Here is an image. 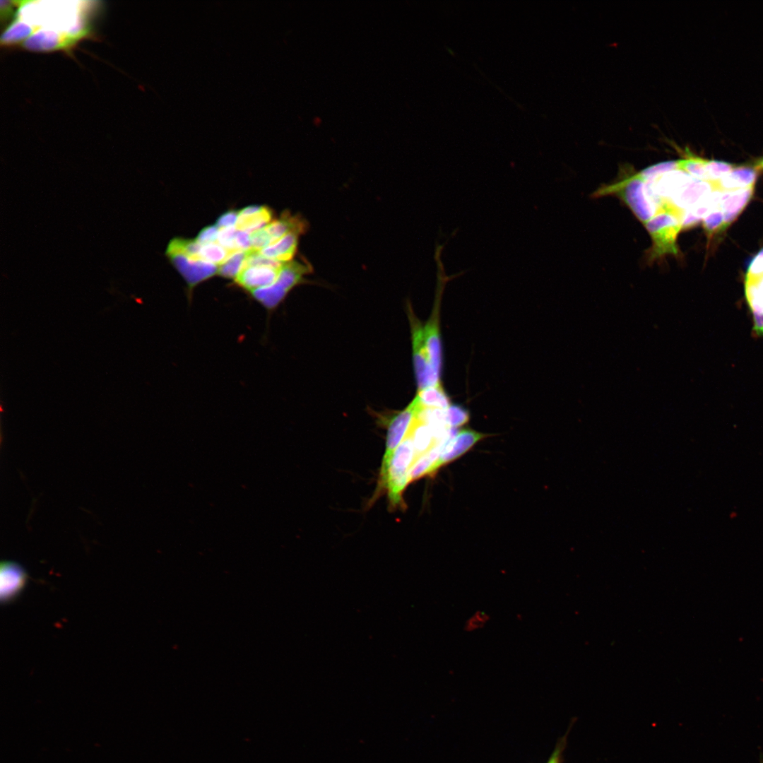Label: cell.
<instances>
[{
  "instance_id": "obj_1",
  "label": "cell",
  "mask_w": 763,
  "mask_h": 763,
  "mask_svg": "<svg viewBox=\"0 0 763 763\" xmlns=\"http://www.w3.org/2000/svg\"><path fill=\"white\" fill-rule=\"evenodd\" d=\"M615 194L620 197L644 224L653 218L663 204L639 173L633 174L611 185L601 187L595 196Z\"/></svg>"
},
{
  "instance_id": "obj_8",
  "label": "cell",
  "mask_w": 763,
  "mask_h": 763,
  "mask_svg": "<svg viewBox=\"0 0 763 763\" xmlns=\"http://www.w3.org/2000/svg\"><path fill=\"white\" fill-rule=\"evenodd\" d=\"M191 290L198 283L218 273V266L201 259H191L181 254H167Z\"/></svg>"
},
{
  "instance_id": "obj_4",
  "label": "cell",
  "mask_w": 763,
  "mask_h": 763,
  "mask_svg": "<svg viewBox=\"0 0 763 763\" xmlns=\"http://www.w3.org/2000/svg\"><path fill=\"white\" fill-rule=\"evenodd\" d=\"M415 460L411 437L408 434L394 451L389 463L382 466V478L392 504L401 499V492L409 480V470Z\"/></svg>"
},
{
  "instance_id": "obj_34",
  "label": "cell",
  "mask_w": 763,
  "mask_h": 763,
  "mask_svg": "<svg viewBox=\"0 0 763 763\" xmlns=\"http://www.w3.org/2000/svg\"><path fill=\"white\" fill-rule=\"evenodd\" d=\"M483 622H483V620H480V618H479V617H478V616L476 615L475 617H472V618H471V620H470L468 621V625L466 626V627H467L468 630H472V629H475V628H478V627H481V626H482V623H483Z\"/></svg>"
},
{
  "instance_id": "obj_30",
  "label": "cell",
  "mask_w": 763,
  "mask_h": 763,
  "mask_svg": "<svg viewBox=\"0 0 763 763\" xmlns=\"http://www.w3.org/2000/svg\"><path fill=\"white\" fill-rule=\"evenodd\" d=\"M239 216V211L230 210L219 216L215 225L220 229L223 227H235Z\"/></svg>"
},
{
  "instance_id": "obj_10",
  "label": "cell",
  "mask_w": 763,
  "mask_h": 763,
  "mask_svg": "<svg viewBox=\"0 0 763 763\" xmlns=\"http://www.w3.org/2000/svg\"><path fill=\"white\" fill-rule=\"evenodd\" d=\"M485 437V434L470 429L458 432L451 441L442 444V452L434 465V472L443 465L447 464L464 454Z\"/></svg>"
},
{
  "instance_id": "obj_29",
  "label": "cell",
  "mask_w": 763,
  "mask_h": 763,
  "mask_svg": "<svg viewBox=\"0 0 763 763\" xmlns=\"http://www.w3.org/2000/svg\"><path fill=\"white\" fill-rule=\"evenodd\" d=\"M763 274V248L751 261L746 274V278H755Z\"/></svg>"
},
{
  "instance_id": "obj_21",
  "label": "cell",
  "mask_w": 763,
  "mask_h": 763,
  "mask_svg": "<svg viewBox=\"0 0 763 763\" xmlns=\"http://www.w3.org/2000/svg\"><path fill=\"white\" fill-rule=\"evenodd\" d=\"M238 252V251H237ZM235 252L227 251L218 243L201 244L199 258L214 264L220 265Z\"/></svg>"
},
{
  "instance_id": "obj_33",
  "label": "cell",
  "mask_w": 763,
  "mask_h": 763,
  "mask_svg": "<svg viewBox=\"0 0 763 763\" xmlns=\"http://www.w3.org/2000/svg\"><path fill=\"white\" fill-rule=\"evenodd\" d=\"M562 746V745L560 744V745L556 747L547 763H561Z\"/></svg>"
},
{
  "instance_id": "obj_5",
  "label": "cell",
  "mask_w": 763,
  "mask_h": 763,
  "mask_svg": "<svg viewBox=\"0 0 763 763\" xmlns=\"http://www.w3.org/2000/svg\"><path fill=\"white\" fill-rule=\"evenodd\" d=\"M408 315L411 329L414 373L418 391L440 383L430 362L423 333V326L408 306Z\"/></svg>"
},
{
  "instance_id": "obj_32",
  "label": "cell",
  "mask_w": 763,
  "mask_h": 763,
  "mask_svg": "<svg viewBox=\"0 0 763 763\" xmlns=\"http://www.w3.org/2000/svg\"><path fill=\"white\" fill-rule=\"evenodd\" d=\"M264 206L251 205L248 206L239 211V215H250L260 211Z\"/></svg>"
},
{
  "instance_id": "obj_28",
  "label": "cell",
  "mask_w": 763,
  "mask_h": 763,
  "mask_svg": "<svg viewBox=\"0 0 763 763\" xmlns=\"http://www.w3.org/2000/svg\"><path fill=\"white\" fill-rule=\"evenodd\" d=\"M219 228L216 225H210L203 228L196 240L201 244L213 243L218 239Z\"/></svg>"
},
{
  "instance_id": "obj_26",
  "label": "cell",
  "mask_w": 763,
  "mask_h": 763,
  "mask_svg": "<svg viewBox=\"0 0 763 763\" xmlns=\"http://www.w3.org/2000/svg\"><path fill=\"white\" fill-rule=\"evenodd\" d=\"M235 227L220 228L218 235V243L227 251L236 252L239 251L235 243Z\"/></svg>"
},
{
  "instance_id": "obj_9",
  "label": "cell",
  "mask_w": 763,
  "mask_h": 763,
  "mask_svg": "<svg viewBox=\"0 0 763 763\" xmlns=\"http://www.w3.org/2000/svg\"><path fill=\"white\" fill-rule=\"evenodd\" d=\"M28 580V574L18 563L3 561L0 564V598L2 603L16 599L22 592Z\"/></svg>"
},
{
  "instance_id": "obj_31",
  "label": "cell",
  "mask_w": 763,
  "mask_h": 763,
  "mask_svg": "<svg viewBox=\"0 0 763 763\" xmlns=\"http://www.w3.org/2000/svg\"><path fill=\"white\" fill-rule=\"evenodd\" d=\"M235 243L239 251L248 252L252 249L251 237L247 232L237 230Z\"/></svg>"
},
{
  "instance_id": "obj_35",
  "label": "cell",
  "mask_w": 763,
  "mask_h": 763,
  "mask_svg": "<svg viewBox=\"0 0 763 763\" xmlns=\"http://www.w3.org/2000/svg\"><path fill=\"white\" fill-rule=\"evenodd\" d=\"M755 168L757 170H763V158L759 160L755 165Z\"/></svg>"
},
{
  "instance_id": "obj_24",
  "label": "cell",
  "mask_w": 763,
  "mask_h": 763,
  "mask_svg": "<svg viewBox=\"0 0 763 763\" xmlns=\"http://www.w3.org/2000/svg\"><path fill=\"white\" fill-rule=\"evenodd\" d=\"M470 413L467 408L458 404H451L444 410L446 425L450 428H456L469 421Z\"/></svg>"
},
{
  "instance_id": "obj_23",
  "label": "cell",
  "mask_w": 763,
  "mask_h": 763,
  "mask_svg": "<svg viewBox=\"0 0 763 763\" xmlns=\"http://www.w3.org/2000/svg\"><path fill=\"white\" fill-rule=\"evenodd\" d=\"M247 252L238 251L230 256L224 263L219 265L218 274L227 278H235L242 268Z\"/></svg>"
},
{
  "instance_id": "obj_25",
  "label": "cell",
  "mask_w": 763,
  "mask_h": 763,
  "mask_svg": "<svg viewBox=\"0 0 763 763\" xmlns=\"http://www.w3.org/2000/svg\"><path fill=\"white\" fill-rule=\"evenodd\" d=\"M734 167V165L728 162L707 160L706 165L707 182L711 183L717 182L731 172Z\"/></svg>"
},
{
  "instance_id": "obj_7",
  "label": "cell",
  "mask_w": 763,
  "mask_h": 763,
  "mask_svg": "<svg viewBox=\"0 0 763 763\" xmlns=\"http://www.w3.org/2000/svg\"><path fill=\"white\" fill-rule=\"evenodd\" d=\"M416 410L417 405L413 399L405 409L397 413L390 421L382 466L389 463L396 449L407 436L414 421Z\"/></svg>"
},
{
  "instance_id": "obj_12",
  "label": "cell",
  "mask_w": 763,
  "mask_h": 763,
  "mask_svg": "<svg viewBox=\"0 0 763 763\" xmlns=\"http://www.w3.org/2000/svg\"><path fill=\"white\" fill-rule=\"evenodd\" d=\"M745 295L747 304L752 314L753 329L763 336V274L755 278H746Z\"/></svg>"
},
{
  "instance_id": "obj_14",
  "label": "cell",
  "mask_w": 763,
  "mask_h": 763,
  "mask_svg": "<svg viewBox=\"0 0 763 763\" xmlns=\"http://www.w3.org/2000/svg\"><path fill=\"white\" fill-rule=\"evenodd\" d=\"M757 177V170L755 167H735L731 172L711 184L716 190L735 191L754 187Z\"/></svg>"
},
{
  "instance_id": "obj_27",
  "label": "cell",
  "mask_w": 763,
  "mask_h": 763,
  "mask_svg": "<svg viewBox=\"0 0 763 763\" xmlns=\"http://www.w3.org/2000/svg\"><path fill=\"white\" fill-rule=\"evenodd\" d=\"M252 249L259 252L272 244V240L264 228L256 230L250 234Z\"/></svg>"
},
{
  "instance_id": "obj_20",
  "label": "cell",
  "mask_w": 763,
  "mask_h": 763,
  "mask_svg": "<svg viewBox=\"0 0 763 763\" xmlns=\"http://www.w3.org/2000/svg\"><path fill=\"white\" fill-rule=\"evenodd\" d=\"M706 162L707 160L690 156L685 159L677 160V169L687 172L697 179L707 182Z\"/></svg>"
},
{
  "instance_id": "obj_3",
  "label": "cell",
  "mask_w": 763,
  "mask_h": 763,
  "mask_svg": "<svg viewBox=\"0 0 763 763\" xmlns=\"http://www.w3.org/2000/svg\"><path fill=\"white\" fill-rule=\"evenodd\" d=\"M312 272L311 265L306 261H290L283 264L276 281L271 285L250 292V295L267 310H273L284 300L288 293L304 281V277Z\"/></svg>"
},
{
  "instance_id": "obj_19",
  "label": "cell",
  "mask_w": 763,
  "mask_h": 763,
  "mask_svg": "<svg viewBox=\"0 0 763 763\" xmlns=\"http://www.w3.org/2000/svg\"><path fill=\"white\" fill-rule=\"evenodd\" d=\"M201 247V244L196 239H187L177 237L170 242L167 248L166 254H181L191 259H201L199 258Z\"/></svg>"
},
{
  "instance_id": "obj_6",
  "label": "cell",
  "mask_w": 763,
  "mask_h": 763,
  "mask_svg": "<svg viewBox=\"0 0 763 763\" xmlns=\"http://www.w3.org/2000/svg\"><path fill=\"white\" fill-rule=\"evenodd\" d=\"M437 264L438 283L435 304L427 323L423 326L425 342L432 367L435 374L440 377L442 367V349L439 329V309L442 292L448 276H444L442 261Z\"/></svg>"
},
{
  "instance_id": "obj_13",
  "label": "cell",
  "mask_w": 763,
  "mask_h": 763,
  "mask_svg": "<svg viewBox=\"0 0 763 763\" xmlns=\"http://www.w3.org/2000/svg\"><path fill=\"white\" fill-rule=\"evenodd\" d=\"M753 192L754 187L735 191H721L719 205L726 228L743 211L750 201Z\"/></svg>"
},
{
  "instance_id": "obj_15",
  "label": "cell",
  "mask_w": 763,
  "mask_h": 763,
  "mask_svg": "<svg viewBox=\"0 0 763 763\" xmlns=\"http://www.w3.org/2000/svg\"><path fill=\"white\" fill-rule=\"evenodd\" d=\"M300 235L297 232H290L259 252L268 259L281 263L290 261L296 252Z\"/></svg>"
},
{
  "instance_id": "obj_17",
  "label": "cell",
  "mask_w": 763,
  "mask_h": 763,
  "mask_svg": "<svg viewBox=\"0 0 763 763\" xmlns=\"http://www.w3.org/2000/svg\"><path fill=\"white\" fill-rule=\"evenodd\" d=\"M415 398L422 408L445 410L451 405V399L440 383L418 391Z\"/></svg>"
},
{
  "instance_id": "obj_2",
  "label": "cell",
  "mask_w": 763,
  "mask_h": 763,
  "mask_svg": "<svg viewBox=\"0 0 763 763\" xmlns=\"http://www.w3.org/2000/svg\"><path fill=\"white\" fill-rule=\"evenodd\" d=\"M682 214L678 209L664 204L653 218L644 223L652 239L648 260L652 261L668 254H678L676 240L682 229Z\"/></svg>"
},
{
  "instance_id": "obj_16",
  "label": "cell",
  "mask_w": 763,
  "mask_h": 763,
  "mask_svg": "<svg viewBox=\"0 0 763 763\" xmlns=\"http://www.w3.org/2000/svg\"><path fill=\"white\" fill-rule=\"evenodd\" d=\"M408 434L413 441L415 460L426 454L435 444L431 427L416 419L415 416Z\"/></svg>"
},
{
  "instance_id": "obj_18",
  "label": "cell",
  "mask_w": 763,
  "mask_h": 763,
  "mask_svg": "<svg viewBox=\"0 0 763 763\" xmlns=\"http://www.w3.org/2000/svg\"><path fill=\"white\" fill-rule=\"evenodd\" d=\"M272 211L266 206L250 215H239L235 225L237 230L253 232L266 227L272 220Z\"/></svg>"
},
{
  "instance_id": "obj_22",
  "label": "cell",
  "mask_w": 763,
  "mask_h": 763,
  "mask_svg": "<svg viewBox=\"0 0 763 763\" xmlns=\"http://www.w3.org/2000/svg\"><path fill=\"white\" fill-rule=\"evenodd\" d=\"M703 227L709 237L723 232L726 227L720 206L712 208L702 219Z\"/></svg>"
},
{
  "instance_id": "obj_11",
  "label": "cell",
  "mask_w": 763,
  "mask_h": 763,
  "mask_svg": "<svg viewBox=\"0 0 763 763\" xmlns=\"http://www.w3.org/2000/svg\"><path fill=\"white\" fill-rule=\"evenodd\" d=\"M280 268L264 266L244 267L235 277V283L250 293L273 285L278 277Z\"/></svg>"
}]
</instances>
